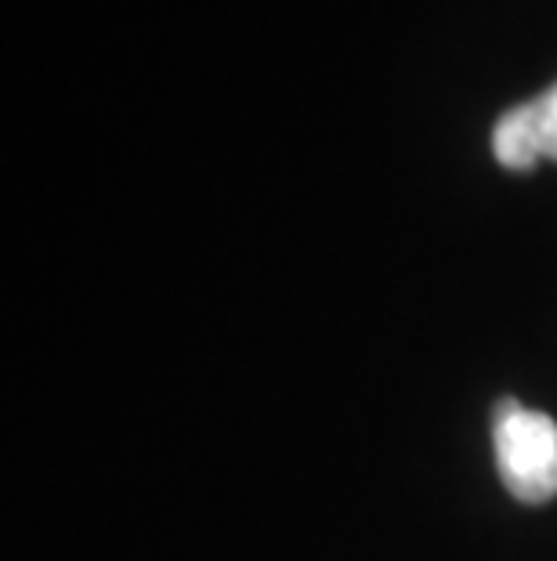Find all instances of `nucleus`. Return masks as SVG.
Segmentation results:
<instances>
[{
    "instance_id": "1",
    "label": "nucleus",
    "mask_w": 557,
    "mask_h": 561,
    "mask_svg": "<svg viewBox=\"0 0 557 561\" xmlns=\"http://www.w3.org/2000/svg\"><path fill=\"white\" fill-rule=\"evenodd\" d=\"M496 468L521 504H547L557 496V424L514 399L496 402L492 416Z\"/></svg>"
},
{
    "instance_id": "2",
    "label": "nucleus",
    "mask_w": 557,
    "mask_h": 561,
    "mask_svg": "<svg viewBox=\"0 0 557 561\" xmlns=\"http://www.w3.org/2000/svg\"><path fill=\"white\" fill-rule=\"evenodd\" d=\"M492 152L507 171H532L539 160H557V83L496 121Z\"/></svg>"
}]
</instances>
